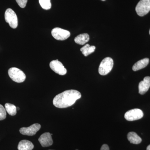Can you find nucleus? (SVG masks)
<instances>
[{"label": "nucleus", "instance_id": "1", "mask_svg": "<svg viewBox=\"0 0 150 150\" xmlns=\"http://www.w3.org/2000/svg\"><path fill=\"white\" fill-rule=\"evenodd\" d=\"M81 97V93L75 90H69L59 93L54 97L53 104L58 108L70 107Z\"/></svg>", "mask_w": 150, "mask_h": 150}, {"label": "nucleus", "instance_id": "2", "mask_svg": "<svg viewBox=\"0 0 150 150\" xmlns=\"http://www.w3.org/2000/svg\"><path fill=\"white\" fill-rule=\"evenodd\" d=\"M113 66V61L110 57H106L100 63L98 72L100 75L105 76L111 71Z\"/></svg>", "mask_w": 150, "mask_h": 150}, {"label": "nucleus", "instance_id": "3", "mask_svg": "<svg viewBox=\"0 0 150 150\" xmlns=\"http://www.w3.org/2000/svg\"><path fill=\"white\" fill-rule=\"evenodd\" d=\"M8 74L13 81L18 83L23 82L26 79V76L23 71L15 67L10 69L8 71Z\"/></svg>", "mask_w": 150, "mask_h": 150}, {"label": "nucleus", "instance_id": "4", "mask_svg": "<svg viewBox=\"0 0 150 150\" xmlns=\"http://www.w3.org/2000/svg\"><path fill=\"white\" fill-rule=\"evenodd\" d=\"M5 19L12 28H16L18 25L17 16L16 13L12 9L8 8L5 13Z\"/></svg>", "mask_w": 150, "mask_h": 150}, {"label": "nucleus", "instance_id": "5", "mask_svg": "<svg viewBox=\"0 0 150 150\" xmlns=\"http://www.w3.org/2000/svg\"><path fill=\"white\" fill-rule=\"evenodd\" d=\"M137 14L140 16H144L150 11V0H141L136 7Z\"/></svg>", "mask_w": 150, "mask_h": 150}, {"label": "nucleus", "instance_id": "6", "mask_svg": "<svg viewBox=\"0 0 150 150\" xmlns=\"http://www.w3.org/2000/svg\"><path fill=\"white\" fill-rule=\"evenodd\" d=\"M51 34L57 40H64L69 38L71 35L69 31L60 28H55L51 31Z\"/></svg>", "mask_w": 150, "mask_h": 150}, {"label": "nucleus", "instance_id": "7", "mask_svg": "<svg viewBox=\"0 0 150 150\" xmlns=\"http://www.w3.org/2000/svg\"><path fill=\"white\" fill-rule=\"evenodd\" d=\"M144 112L141 109L138 108L131 109L126 112L124 117L128 121H134L139 120L143 118Z\"/></svg>", "mask_w": 150, "mask_h": 150}, {"label": "nucleus", "instance_id": "8", "mask_svg": "<svg viewBox=\"0 0 150 150\" xmlns=\"http://www.w3.org/2000/svg\"><path fill=\"white\" fill-rule=\"evenodd\" d=\"M50 67L56 74L60 75H65L67 73V70L62 64L58 60L52 61L50 63Z\"/></svg>", "mask_w": 150, "mask_h": 150}, {"label": "nucleus", "instance_id": "9", "mask_svg": "<svg viewBox=\"0 0 150 150\" xmlns=\"http://www.w3.org/2000/svg\"><path fill=\"white\" fill-rule=\"evenodd\" d=\"M41 128L40 124L34 123L28 127H23L19 130L21 134L28 136H34Z\"/></svg>", "mask_w": 150, "mask_h": 150}, {"label": "nucleus", "instance_id": "10", "mask_svg": "<svg viewBox=\"0 0 150 150\" xmlns=\"http://www.w3.org/2000/svg\"><path fill=\"white\" fill-rule=\"evenodd\" d=\"M51 136V134L48 132L44 133L40 136L38 141L42 147H47L53 144V141Z\"/></svg>", "mask_w": 150, "mask_h": 150}, {"label": "nucleus", "instance_id": "11", "mask_svg": "<svg viewBox=\"0 0 150 150\" xmlns=\"http://www.w3.org/2000/svg\"><path fill=\"white\" fill-rule=\"evenodd\" d=\"M150 87V77L146 76L144 80L140 82L139 83V93L144 95L146 93Z\"/></svg>", "mask_w": 150, "mask_h": 150}, {"label": "nucleus", "instance_id": "12", "mask_svg": "<svg viewBox=\"0 0 150 150\" xmlns=\"http://www.w3.org/2000/svg\"><path fill=\"white\" fill-rule=\"evenodd\" d=\"M33 148L34 145L32 142L26 140L20 141L18 146V150H32Z\"/></svg>", "mask_w": 150, "mask_h": 150}, {"label": "nucleus", "instance_id": "13", "mask_svg": "<svg viewBox=\"0 0 150 150\" xmlns=\"http://www.w3.org/2000/svg\"><path fill=\"white\" fill-rule=\"evenodd\" d=\"M149 59L148 58H145L140 61H138L137 63L134 64L133 66L132 69L134 71H139L145 68L149 64Z\"/></svg>", "mask_w": 150, "mask_h": 150}, {"label": "nucleus", "instance_id": "14", "mask_svg": "<svg viewBox=\"0 0 150 150\" xmlns=\"http://www.w3.org/2000/svg\"><path fill=\"white\" fill-rule=\"evenodd\" d=\"M127 139L130 143L135 144H139L142 142L141 137L134 132H130L128 133Z\"/></svg>", "mask_w": 150, "mask_h": 150}, {"label": "nucleus", "instance_id": "15", "mask_svg": "<svg viewBox=\"0 0 150 150\" xmlns=\"http://www.w3.org/2000/svg\"><path fill=\"white\" fill-rule=\"evenodd\" d=\"M89 35L87 33H82L75 38V42L79 45H83L89 40Z\"/></svg>", "mask_w": 150, "mask_h": 150}, {"label": "nucleus", "instance_id": "16", "mask_svg": "<svg viewBox=\"0 0 150 150\" xmlns=\"http://www.w3.org/2000/svg\"><path fill=\"white\" fill-rule=\"evenodd\" d=\"M95 49V46H90L89 44H87L83 46L82 48H81L80 50L84 56H87L94 52Z\"/></svg>", "mask_w": 150, "mask_h": 150}, {"label": "nucleus", "instance_id": "17", "mask_svg": "<svg viewBox=\"0 0 150 150\" xmlns=\"http://www.w3.org/2000/svg\"><path fill=\"white\" fill-rule=\"evenodd\" d=\"M6 111L10 115L14 116L17 113L16 107L15 105L11 103H6L5 105Z\"/></svg>", "mask_w": 150, "mask_h": 150}, {"label": "nucleus", "instance_id": "18", "mask_svg": "<svg viewBox=\"0 0 150 150\" xmlns=\"http://www.w3.org/2000/svg\"><path fill=\"white\" fill-rule=\"evenodd\" d=\"M41 7L45 10H49L51 8V0H39Z\"/></svg>", "mask_w": 150, "mask_h": 150}, {"label": "nucleus", "instance_id": "19", "mask_svg": "<svg viewBox=\"0 0 150 150\" xmlns=\"http://www.w3.org/2000/svg\"><path fill=\"white\" fill-rule=\"evenodd\" d=\"M6 117V112L5 108L0 104V121L4 120Z\"/></svg>", "mask_w": 150, "mask_h": 150}, {"label": "nucleus", "instance_id": "20", "mask_svg": "<svg viewBox=\"0 0 150 150\" xmlns=\"http://www.w3.org/2000/svg\"><path fill=\"white\" fill-rule=\"evenodd\" d=\"M18 4L21 8H24L27 4L28 0H16Z\"/></svg>", "mask_w": 150, "mask_h": 150}, {"label": "nucleus", "instance_id": "21", "mask_svg": "<svg viewBox=\"0 0 150 150\" xmlns=\"http://www.w3.org/2000/svg\"><path fill=\"white\" fill-rule=\"evenodd\" d=\"M100 150H110L108 145L107 144H103L101 146V149Z\"/></svg>", "mask_w": 150, "mask_h": 150}, {"label": "nucleus", "instance_id": "22", "mask_svg": "<svg viewBox=\"0 0 150 150\" xmlns=\"http://www.w3.org/2000/svg\"><path fill=\"white\" fill-rule=\"evenodd\" d=\"M146 150H150V144L147 147Z\"/></svg>", "mask_w": 150, "mask_h": 150}, {"label": "nucleus", "instance_id": "23", "mask_svg": "<svg viewBox=\"0 0 150 150\" xmlns=\"http://www.w3.org/2000/svg\"><path fill=\"white\" fill-rule=\"evenodd\" d=\"M17 110H19L20 108L18 107H16Z\"/></svg>", "mask_w": 150, "mask_h": 150}, {"label": "nucleus", "instance_id": "24", "mask_svg": "<svg viewBox=\"0 0 150 150\" xmlns=\"http://www.w3.org/2000/svg\"><path fill=\"white\" fill-rule=\"evenodd\" d=\"M101 1H105V0H101Z\"/></svg>", "mask_w": 150, "mask_h": 150}, {"label": "nucleus", "instance_id": "25", "mask_svg": "<svg viewBox=\"0 0 150 150\" xmlns=\"http://www.w3.org/2000/svg\"><path fill=\"white\" fill-rule=\"evenodd\" d=\"M149 34H150V30H149Z\"/></svg>", "mask_w": 150, "mask_h": 150}, {"label": "nucleus", "instance_id": "26", "mask_svg": "<svg viewBox=\"0 0 150 150\" xmlns=\"http://www.w3.org/2000/svg\"></svg>", "mask_w": 150, "mask_h": 150}, {"label": "nucleus", "instance_id": "27", "mask_svg": "<svg viewBox=\"0 0 150 150\" xmlns=\"http://www.w3.org/2000/svg\"></svg>", "mask_w": 150, "mask_h": 150}]
</instances>
